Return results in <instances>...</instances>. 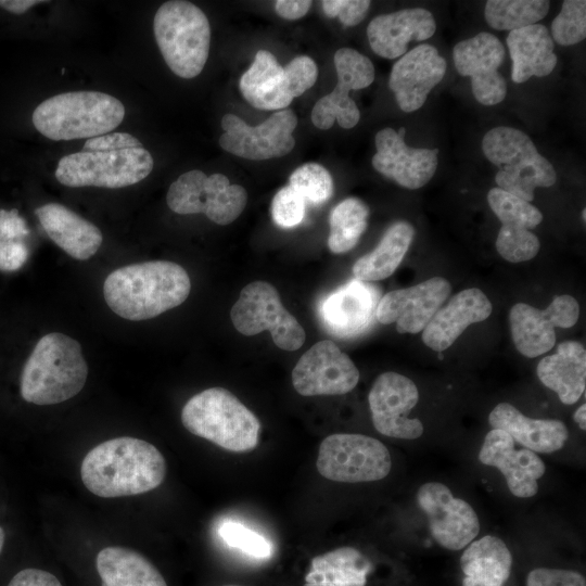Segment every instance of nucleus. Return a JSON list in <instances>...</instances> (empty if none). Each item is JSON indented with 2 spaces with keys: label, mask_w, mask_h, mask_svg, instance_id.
I'll return each instance as SVG.
<instances>
[{
  "label": "nucleus",
  "mask_w": 586,
  "mask_h": 586,
  "mask_svg": "<svg viewBox=\"0 0 586 586\" xmlns=\"http://www.w3.org/2000/svg\"><path fill=\"white\" fill-rule=\"evenodd\" d=\"M153 165V157L144 148L80 151L59 161L55 178L66 187L118 189L143 180L152 171Z\"/></svg>",
  "instance_id": "6e6552de"
},
{
  "label": "nucleus",
  "mask_w": 586,
  "mask_h": 586,
  "mask_svg": "<svg viewBox=\"0 0 586 586\" xmlns=\"http://www.w3.org/2000/svg\"><path fill=\"white\" fill-rule=\"evenodd\" d=\"M337 84L329 94L320 98L311 110V122L319 129H329L336 120L345 129L356 126L360 112L349 97L351 90L364 89L374 79L372 62L351 48H341L334 54Z\"/></svg>",
  "instance_id": "ddd939ff"
},
{
  "label": "nucleus",
  "mask_w": 586,
  "mask_h": 586,
  "mask_svg": "<svg viewBox=\"0 0 586 586\" xmlns=\"http://www.w3.org/2000/svg\"><path fill=\"white\" fill-rule=\"evenodd\" d=\"M190 290L186 269L168 260L123 266L112 271L103 284L107 306L132 321L151 319L179 306Z\"/></svg>",
  "instance_id": "f03ea898"
},
{
  "label": "nucleus",
  "mask_w": 586,
  "mask_h": 586,
  "mask_svg": "<svg viewBox=\"0 0 586 586\" xmlns=\"http://www.w3.org/2000/svg\"><path fill=\"white\" fill-rule=\"evenodd\" d=\"M125 117V106L100 91L64 92L42 101L33 113L35 128L61 141L93 138L114 130Z\"/></svg>",
  "instance_id": "20e7f679"
},
{
  "label": "nucleus",
  "mask_w": 586,
  "mask_h": 586,
  "mask_svg": "<svg viewBox=\"0 0 586 586\" xmlns=\"http://www.w3.org/2000/svg\"><path fill=\"white\" fill-rule=\"evenodd\" d=\"M405 132V127L398 131L390 127L378 131L372 166L400 187L419 189L434 176L438 150L408 146L404 141Z\"/></svg>",
  "instance_id": "aec40b11"
},
{
  "label": "nucleus",
  "mask_w": 586,
  "mask_h": 586,
  "mask_svg": "<svg viewBox=\"0 0 586 586\" xmlns=\"http://www.w3.org/2000/svg\"><path fill=\"white\" fill-rule=\"evenodd\" d=\"M526 586H586V582L576 571L537 568L527 574Z\"/></svg>",
  "instance_id": "49530a36"
},
{
  "label": "nucleus",
  "mask_w": 586,
  "mask_h": 586,
  "mask_svg": "<svg viewBox=\"0 0 586 586\" xmlns=\"http://www.w3.org/2000/svg\"><path fill=\"white\" fill-rule=\"evenodd\" d=\"M371 561L353 547H340L310 561L303 586H366Z\"/></svg>",
  "instance_id": "473e14b6"
},
{
  "label": "nucleus",
  "mask_w": 586,
  "mask_h": 586,
  "mask_svg": "<svg viewBox=\"0 0 586 586\" xmlns=\"http://www.w3.org/2000/svg\"><path fill=\"white\" fill-rule=\"evenodd\" d=\"M432 13L422 8H411L375 16L367 27L372 51L384 59L403 56L411 40L422 41L435 33Z\"/></svg>",
  "instance_id": "b1692460"
},
{
  "label": "nucleus",
  "mask_w": 586,
  "mask_h": 586,
  "mask_svg": "<svg viewBox=\"0 0 586 586\" xmlns=\"http://www.w3.org/2000/svg\"><path fill=\"white\" fill-rule=\"evenodd\" d=\"M486 158L498 167L497 188L526 202L534 200L537 187L547 188L557 180L550 162L542 156L523 131L498 126L485 133L482 141Z\"/></svg>",
  "instance_id": "0eeeda50"
},
{
  "label": "nucleus",
  "mask_w": 586,
  "mask_h": 586,
  "mask_svg": "<svg viewBox=\"0 0 586 586\" xmlns=\"http://www.w3.org/2000/svg\"><path fill=\"white\" fill-rule=\"evenodd\" d=\"M166 202L177 214L201 213L215 224L225 226L241 215L247 202V193L243 187L230 184L225 175L207 176L192 169L170 184Z\"/></svg>",
  "instance_id": "9d476101"
},
{
  "label": "nucleus",
  "mask_w": 586,
  "mask_h": 586,
  "mask_svg": "<svg viewBox=\"0 0 586 586\" xmlns=\"http://www.w3.org/2000/svg\"><path fill=\"white\" fill-rule=\"evenodd\" d=\"M290 187L311 205H322L333 194V180L323 166L307 163L296 168L290 177Z\"/></svg>",
  "instance_id": "58836bf2"
},
{
  "label": "nucleus",
  "mask_w": 586,
  "mask_h": 586,
  "mask_svg": "<svg viewBox=\"0 0 586 586\" xmlns=\"http://www.w3.org/2000/svg\"><path fill=\"white\" fill-rule=\"evenodd\" d=\"M493 429L508 433L514 442L534 453L549 454L561 449L569 432L565 424L555 419H532L508 403L498 404L489 413Z\"/></svg>",
  "instance_id": "bb28decb"
},
{
  "label": "nucleus",
  "mask_w": 586,
  "mask_h": 586,
  "mask_svg": "<svg viewBox=\"0 0 586 586\" xmlns=\"http://www.w3.org/2000/svg\"><path fill=\"white\" fill-rule=\"evenodd\" d=\"M296 125L297 117L289 109L273 113L256 126L247 125L234 114H226L221 118L224 133L219 145L233 155L252 161L281 157L295 145L293 131Z\"/></svg>",
  "instance_id": "f8f14e48"
},
{
  "label": "nucleus",
  "mask_w": 586,
  "mask_h": 586,
  "mask_svg": "<svg viewBox=\"0 0 586 586\" xmlns=\"http://www.w3.org/2000/svg\"><path fill=\"white\" fill-rule=\"evenodd\" d=\"M181 422L193 435L233 453L251 451L259 441L257 417L222 387H209L192 396L181 410Z\"/></svg>",
  "instance_id": "39448f33"
},
{
  "label": "nucleus",
  "mask_w": 586,
  "mask_h": 586,
  "mask_svg": "<svg viewBox=\"0 0 586 586\" xmlns=\"http://www.w3.org/2000/svg\"><path fill=\"white\" fill-rule=\"evenodd\" d=\"M239 87L243 98L258 110H284L293 100L283 67L267 50L257 51L254 62L241 76Z\"/></svg>",
  "instance_id": "c756f323"
},
{
  "label": "nucleus",
  "mask_w": 586,
  "mask_h": 586,
  "mask_svg": "<svg viewBox=\"0 0 586 586\" xmlns=\"http://www.w3.org/2000/svg\"><path fill=\"white\" fill-rule=\"evenodd\" d=\"M225 586H239V585H225Z\"/></svg>",
  "instance_id": "6e6d98bb"
},
{
  "label": "nucleus",
  "mask_w": 586,
  "mask_h": 586,
  "mask_svg": "<svg viewBox=\"0 0 586 586\" xmlns=\"http://www.w3.org/2000/svg\"><path fill=\"white\" fill-rule=\"evenodd\" d=\"M492 311L491 301L480 289L462 290L434 314L422 330V341L429 348L442 353L470 324L486 320Z\"/></svg>",
  "instance_id": "5701e85b"
},
{
  "label": "nucleus",
  "mask_w": 586,
  "mask_h": 586,
  "mask_svg": "<svg viewBox=\"0 0 586 586\" xmlns=\"http://www.w3.org/2000/svg\"><path fill=\"white\" fill-rule=\"evenodd\" d=\"M95 564L101 586H167L155 565L129 548L105 547L98 553Z\"/></svg>",
  "instance_id": "2f4dec72"
},
{
  "label": "nucleus",
  "mask_w": 586,
  "mask_h": 586,
  "mask_svg": "<svg viewBox=\"0 0 586 586\" xmlns=\"http://www.w3.org/2000/svg\"><path fill=\"white\" fill-rule=\"evenodd\" d=\"M368 215V206L359 199L347 198L340 202L329 218V250L335 254L351 251L367 228Z\"/></svg>",
  "instance_id": "f704fd0d"
},
{
  "label": "nucleus",
  "mask_w": 586,
  "mask_h": 586,
  "mask_svg": "<svg viewBox=\"0 0 586 586\" xmlns=\"http://www.w3.org/2000/svg\"><path fill=\"white\" fill-rule=\"evenodd\" d=\"M359 371L334 342L314 344L292 370V384L303 396L343 395L357 385Z\"/></svg>",
  "instance_id": "2eb2a0df"
},
{
  "label": "nucleus",
  "mask_w": 586,
  "mask_h": 586,
  "mask_svg": "<svg viewBox=\"0 0 586 586\" xmlns=\"http://www.w3.org/2000/svg\"><path fill=\"white\" fill-rule=\"evenodd\" d=\"M446 68L445 59L431 44H420L400 56L388 79L399 109L406 113L420 109Z\"/></svg>",
  "instance_id": "412c9836"
},
{
  "label": "nucleus",
  "mask_w": 586,
  "mask_h": 586,
  "mask_svg": "<svg viewBox=\"0 0 586 586\" xmlns=\"http://www.w3.org/2000/svg\"><path fill=\"white\" fill-rule=\"evenodd\" d=\"M498 254L510 263H522L534 258L540 247L538 238L530 230L500 228L496 239Z\"/></svg>",
  "instance_id": "a19ab883"
},
{
  "label": "nucleus",
  "mask_w": 586,
  "mask_h": 586,
  "mask_svg": "<svg viewBox=\"0 0 586 586\" xmlns=\"http://www.w3.org/2000/svg\"><path fill=\"white\" fill-rule=\"evenodd\" d=\"M309 0H278L275 3L276 12L285 20H298L310 9Z\"/></svg>",
  "instance_id": "8fccbe9b"
},
{
  "label": "nucleus",
  "mask_w": 586,
  "mask_h": 586,
  "mask_svg": "<svg viewBox=\"0 0 586 586\" xmlns=\"http://www.w3.org/2000/svg\"><path fill=\"white\" fill-rule=\"evenodd\" d=\"M38 0H0V7L14 14H23L31 7L41 3Z\"/></svg>",
  "instance_id": "3c124183"
},
{
  "label": "nucleus",
  "mask_w": 586,
  "mask_h": 586,
  "mask_svg": "<svg viewBox=\"0 0 586 586\" xmlns=\"http://www.w3.org/2000/svg\"><path fill=\"white\" fill-rule=\"evenodd\" d=\"M29 229L17 209H0V270L15 271L29 256Z\"/></svg>",
  "instance_id": "e433bc0d"
},
{
  "label": "nucleus",
  "mask_w": 586,
  "mask_h": 586,
  "mask_svg": "<svg viewBox=\"0 0 586 586\" xmlns=\"http://www.w3.org/2000/svg\"><path fill=\"white\" fill-rule=\"evenodd\" d=\"M419 400L416 384L394 371L380 374L368 395L371 419L375 430L388 437L416 440L423 433V424L409 418Z\"/></svg>",
  "instance_id": "dca6fc26"
},
{
  "label": "nucleus",
  "mask_w": 586,
  "mask_h": 586,
  "mask_svg": "<svg viewBox=\"0 0 586 586\" xmlns=\"http://www.w3.org/2000/svg\"><path fill=\"white\" fill-rule=\"evenodd\" d=\"M8 586H62L50 572L39 569H25L16 573Z\"/></svg>",
  "instance_id": "09e8293b"
},
{
  "label": "nucleus",
  "mask_w": 586,
  "mask_h": 586,
  "mask_svg": "<svg viewBox=\"0 0 586 586\" xmlns=\"http://www.w3.org/2000/svg\"><path fill=\"white\" fill-rule=\"evenodd\" d=\"M573 419L578 424L581 430L583 431L586 430V405L585 404H583L575 410L573 415Z\"/></svg>",
  "instance_id": "603ef678"
},
{
  "label": "nucleus",
  "mask_w": 586,
  "mask_h": 586,
  "mask_svg": "<svg viewBox=\"0 0 586 586\" xmlns=\"http://www.w3.org/2000/svg\"><path fill=\"white\" fill-rule=\"evenodd\" d=\"M579 317L577 301L568 294L553 297L549 306L537 309L525 303L511 307L509 322L518 352L528 358L549 352L556 343V327L571 328Z\"/></svg>",
  "instance_id": "4468645a"
},
{
  "label": "nucleus",
  "mask_w": 586,
  "mask_h": 586,
  "mask_svg": "<svg viewBox=\"0 0 586 586\" xmlns=\"http://www.w3.org/2000/svg\"><path fill=\"white\" fill-rule=\"evenodd\" d=\"M316 466L328 480L362 483L384 479L391 471L392 460L386 446L377 438L335 433L321 442Z\"/></svg>",
  "instance_id": "1a4fd4ad"
},
{
  "label": "nucleus",
  "mask_w": 586,
  "mask_h": 586,
  "mask_svg": "<svg viewBox=\"0 0 586 586\" xmlns=\"http://www.w3.org/2000/svg\"><path fill=\"white\" fill-rule=\"evenodd\" d=\"M35 214L48 237L75 259H89L102 244L100 229L62 204H44Z\"/></svg>",
  "instance_id": "a878e982"
},
{
  "label": "nucleus",
  "mask_w": 586,
  "mask_h": 586,
  "mask_svg": "<svg viewBox=\"0 0 586 586\" xmlns=\"http://www.w3.org/2000/svg\"><path fill=\"white\" fill-rule=\"evenodd\" d=\"M415 237V228L407 221L394 222L378 246L361 256L353 266L356 280L362 282L383 280L397 269Z\"/></svg>",
  "instance_id": "72a5a7b5"
},
{
  "label": "nucleus",
  "mask_w": 586,
  "mask_h": 586,
  "mask_svg": "<svg viewBox=\"0 0 586 586\" xmlns=\"http://www.w3.org/2000/svg\"><path fill=\"white\" fill-rule=\"evenodd\" d=\"M153 30L174 74L190 79L202 72L209 52L211 26L199 7L182 0L163 3L154 15Z\"/></svg>",
  "instance_id": "423d86ee"
},
{
  "label": "nucleus",
  "mask_w": 586,
  "mask_h": 586,
  "mask_svg": "<svg viewBox=\"0 0 586 586\" xmlns=\"http://www.w3.org/2000/svg\"><path fill=\"white\" fill-rule=\"evenodd\" d=\"M371 2L368 0H324L322 10L328 17H339L344 26H355L366 16Z\"/></svg>",
  "instance_id": "a18cd8bd"
},
{
  "label": "nucleus",
  "mask_w": 586,
  "mask_h": 586,
  "mask_svg": "<svg viewBox=\"0 0 586 586\" xmlns=\"http://www.w3.org/2000/svg\"><path fill=\"white\" fill-rule=\"evenodd\" d=\"M417 502L428 517L433 538L442 547L460 550L477 536L480 522L474 509L454 497L445 484H423L417 492Z\"/></svg>",
  "instance_id": "f3484780"
},
{
  "label": "nucleus",
  "mask_w": 586,
  "mask_h": 586,
  "mask_svg": "<svg viewBox=\"0 0 586 586\" xmlns=\"http://www.w3.org/2000/svg\"><path fill=\"white\" fill-rule=\"evenodd\" d=\"M460 565L464 574L462 586H504L511 572L512 557L500 538L486 535L470 543Z\"/></svg>",
  "instance_id": "7c9ffc66"
},
{
  "label": "nucleus",
  "mask_w": 586,
  "mask_h": 586,
  "mask_svg": "<svg viewBox=\"0 0 586 586\" xmlns=\"http://www.w3.org/2000/svg\"><path fill=\"white\" fill-rule=\"evenodd\" d=\"M218 534L227 545L249 556L267 558L271 555L270 542L242 523L226 521L219 526Z\"/></svg>",
  "instance_id": "79ce46f5"
},
{
  "label": "nucleus",
  "mask_w": 586,
  "mask_h": 586,
  "mask_svg": "<svg viewBox=\"0 0 586 586\" xmlns=\"http://www.w3.org/2000/svg\"><path fill=\"white\" fill-rule=\"evenodd\" d=\"M548 10L545 0H488L484 16L492 28L511 31L537 24Z\"/></svg>",
  "instance_id": "c9c22d12"
},
{
  "label": "nucleus",
  "mask_w": 586,
  "mask_h": 586,
  "mask_svg": "<svg viewBox=\"0 0 586 586\" xmlns=\"http://www.w3.org/2000/svg\"><path fill=\"white\" fill-rule=\"evenodd\" d=\"M552 40L561 46H572L586 37V1L565 0L560 13L551 23Z\"/></svg>",
  "instance_id": "ea45409f"
},
{
  "label": "nucleus",
  "mask_w": 586,
  "mask_h": 586,
  "mask_svg": "<svg viewBox=\"0 0 586 586\" xmlns=\"http://www.w3.org/2000/svg\"><path fill=\"white\" fill-rule=\"evenodd\" d=\"M582 217H583V221L585 222V220H586V211H585V208L582 212Z\"/></svg>",
  "instance_id": "5fc2aeb1"
},
{
  "label": "nucleus",
  "mask_w": 586,
  "mask_h": 586,
  "mask_svg": "<svg viewBox=\"0 0 586 586\" xmlns=\"http://www.w3.org/2000/svg\"><path fill=\"white\" fill-rule=\"evenodd\" d=\"M451 292L448 280L433 277L416 285L386 293L378 303L377 319L396 323L399 333L422 331Z\"/></svg>",
  "instance_id": "6ab92c4d"
},
{
  "label": "nucleus",
  "mask_w": 586,
  "mask_h": 586,
  "mask_svg": "<svg viewBox=\"0 0 586 586\" xmlns=\"http://www.w3.org/2000/svg\"><path fill=\"white\" fill-rule=\"evenodd\" d=\"M489 207L501 222V227L511 230H531L543 220L542 212L531 204L499 188L487 193Z\"/></svg>",
  "instance_id": "4c0bfd02"
},
{
  "label": "nucleus",
  "mask_w": 586,
  "mask_h": 586,
  "mask_svg": "<svg viewBox=\"0 0 586 586\" xmlns=\"http://www.w3.org/2000/svg\"><path fill=\"white\" fill-rule=\"evenodd\" d=\"M507 46L512 61L511 79L515 84L524 82L533 76H547L557 65L553 40L542 24L511 30Z\"/></svg>",
  "instance_id": "c85d7f7f"
},
{
  "label": "nucleus",
  "mask_w": 586,
  "mask_h": 586,
  "mask_svg": "<svg viewBox=\"0 0 586 586\" xmlns=\"http://www.w3.org/2000/svg\"><path fill=\"white\" fill-rule=\"evenodd\" d=\"M283 69L288 89L293 99L302 95L317 80V65L311 58L306 55L294 58Z\"/></svg>",
  "instance_id": "c03bdc74"
},
{
  "label": "nucleus",
  "mask_w": 586,
  "mask_h": 586,
  "mask_svg": "<svg viewBox=\"0 0 586 586\" xmlns=\"http://www.w3.org/2000/svg\"><path fill=\"white\" fill-rule=\"evenodd\" d=\"M306 203L290 186L281 188L272 199L271 216L281 228H293L300 225L305 216Z\"/></svg>",
  "instance_id": "37998d69"
},
{
  "label": "nucleus",
  "mask_w": 586,
  "mask_h": 586,
  "mask_svg": "<svg viewBox=\"0 0 586 586\" xmlns=\"http://www.w3.org/2000/svg\"><path fill=\"white\" fill-rule=\"evenodd\" d=\"M87 375L80 344L63 333H48L37 342L24 365L21 396L40 406L60 404L82 390Z\"/></svg>",
  "instance_id": "7ed1b4c3"
},
{
  "label": "nucleus",
  "mask_w": 586,
  "mask_h": 586,
  "mask_svg": "<svg viewBox=\"0 0 586 586\" xmlns=\"http://www.w3.org/2000/svg\"><path fill=\"white\" fill-rule=\"evenodd\" d=\"M165 475L162 453L151 443L130 436L97 445L87 453L80 467L86 488L102 498L144 494L158 487Z\"/></svg>",
  "instance_id": "f257e3e1"
},
{
  "label": "nucleus",
  "mask_w": 586,
  "mask_h": 586,
  "mask_svg": "<svg viewBox=\"0 0 586 586\" xmlns=\"http://www.w3.org/2000/svg\"><path fill=\"white\" fill-rule=\"evenodd\" d=\"M133 148L143 146L142 143L132 135L127 132H109L102 136L87 139L81 151L107 152Z\"/></svg>",
  "instance_id": "de8ad7c7"
},
{
  "label": "nucleus",
  "mask_w": 586,
  "mask_h": 586,
  "mask_svg": "<svg viewBox=\"0 0 586 586\" xmlns=\"http://www.w3.org/2000/svg\"><path fill=\"white\" fill-rule=\"evenodd\" d=\"M457 72L471 78L475 100L483 105H496L507 94V84L498 72L505 59L501 41L491 33L458 42L453 49Z\"/></svg>",
  "instance_id": "a211bd4d"
},
{
  "label": "nucleus",
  "mask_w": 586,
  "mask_h": 586,
  "mask_svg": "<svg viewBox=\"0 0 586 586\" xmlns=\"http://www.w3.org/2000/svg\"><path fill=\"white\" fill-rule=\"evenodd\" d=\"M234 328L243 335L268 330L276 346L298 349L305 342L303 327L282 305L278 291L266 281H254L240 292L230 311Z\"/></svg>",
  "instance_id": "9b49d317"
},
{
  "label": "nucleus",
  "mask_w": 586,
  "mask_h": 586,
  "mask_svg": "<svg viewBox=\"0 0 586 586\" xmlns=\"http://www.w3.org/2000/svg\"><path fill=\"white\" fill-rule=\"evenodd\" d=\"M3 544H4V532H3V528L0 526V552L2 550Z\"/></svg>",
  "instance_id": "864d4df0"
},
{
  "label": "nucleus",
  "mask_w": 586,
  "mask_h": 586,
  "mask_svg": "<svg viewBox=\"0 0 586 586\" xmlns=\"http://www.w3.org/2000/svg\"><path fill=\"white\" fill-rule=\"evenodd\" d=\"M377 296L370 285L355 279L323 300L319 309L321 320L336 336L360 333L375 314Z\"/></svg>",
  "instance_id": "393cba45"
},
{
  "label": "nucleus",
  "mask_w": 586,
  "mask_h": 586,
  "mask_svg": "<svg viewBox=\"0 0 586 586\" xmlns=\"http://www.w3.org/2000/svg\"><path fill=\"white\" fill-rule=\"evenodd\" d=\"M479 460L485 466L497 468L504 474L511 494L521 498L537 493V481L546 470L536 453L526 448L515 449L513 438L498 429L486 434Z\"/></svg>",
  "instance_id": "4be33fe9"
},
{
  "label": "nucleus",
  "mask_w": 586,
  "mask_h": 586,
  "mask_svg": "<svg viewBox=\"0 0 586 586\" xmlns=\"http://www.w3.org/2000/svg\"><path fill=\"white\" fill-rule=\"evenodd\" d=\"M537 375L546 387L558 394L563 404H575L586 385L585 347L576 341L560 343L557 353L538 362Z\"/></svg>",
  "instance_id": "cd10ccee"
}]
</instances>
